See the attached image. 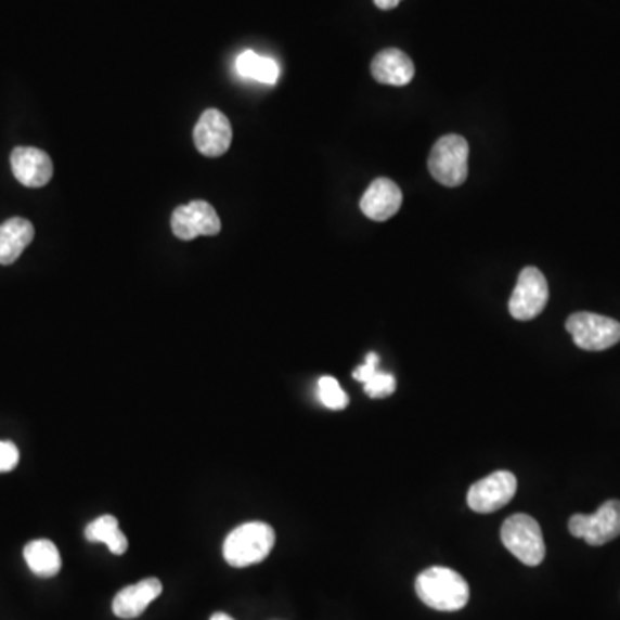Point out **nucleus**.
I'll return each instance as SVG.
<instances>
[{
    "mask_svg": "<svg viewBox=\"0 0 620 620\" xmlns=\"http://www.w3.org/2000/svg\"><path fill=\"white\" fill-rule=\"evenodd\" d=\"M415 593L424 605L440 612H457L469 604V584L449 567H429L415 579Z\"/></svg>",
    "mask_w": 620,
    "mask_h": 620,
    "instance_id": "obj_1",
    "label": "nucleus"
},
{
    "mask_svg": "<svg viewBox=\"0 0 620 620\" xmlns=\"http://www.w3.org/2000/svg\"><path fill=\"white\" fill-rule=\"evenodd\" d=\"M276 543V534L266 522H245L228 534L222 545L224 560L231 567H248L266 560Z\"/></svg>",
    "mask_w": 620,
    "mask_h": 620,
    "instance_id": "obj_2",
    "label": "nucleus"
},
{
    "mask_svg": "<svg viewBox=\"0 0 620 620\" xmlns=\"http://www.w3.org/2000/svg\"><path fill=\"white\" fill-rule=\"evenodd\" d=\"M502 543L525 566L537 567L545 560L546 546L540 525L531 516L516 514L503 522Z\"/></svg>",
    "mask_w": 620,
    "mask_h": 620,
    "instance_id": "obj_3",
    "label": "nucleus"
},
{
    "mask_svg": "<svg viewBox=\"0 0 620 620\" xmlns=\"http://www.w3.org/2000/svg\"><path fill=\"white\" fill-rule=\"evenodd\" d=\"M469 143L461 134H444L432 147L428 166L432 178L444 186H461L467 178Z\"/></svg>",
    "mask_w": 620,
    "mask_h": 620,
    "instance_id": "obj_4",
    "label": "nucleus"
},
{
    "mask_svg": "<svg viewBox=\"0 0 620 620\" xmlns=\"http://www.w3.org/2000/svg\"><path fill=\"white\" fill-rule=\"evenodd\" d=\"M566 327L574 344L587 352H602L620 341V323L593 312H576L567 319Z\"/></svg>",
    "mask_w": 620,
    "mask_h": 620,
    "instance_id": "obj_5",
    "label": "nucleus"
},
{
    "mask_svg": "<svg viewBox=\"0 0 620 620\" xmlns=\"http://www.w3.org/2000/svg\"><path fill=\"white\" fill-rule=\"evenodd\" d=\"M569 531L587 545L602 546L620 537V500H608L595 514L570 517Z\"/></svg>",
    "mask_w": 620,
    "mask_h": 620,
    "instance_id": "obj_6",
    "label": "nucleus"
},
{
    "mask_svg": "<svg viewBox=\"0 0 620 620\" xmlns=\"http://www.w3.org/2000/svg\"><path fill=\"white\" fill-rule=\"evenodd\" d=\"M548 302V283L540 269L526 268L520 271L516 289L508 300L511 315L517 321H531L545 310Z\"/></svg>",
    "mask_w": 620,
    "mask_h": 620,
    "instance_id": "obj_7",
    "label": "nucleus"
},
{
    "mask_svg": "<svg viewBox=\"0 0 620 620\" xmlns=\"http://www.w3.org/2000/svg\"><path fill=\"white\" fill-rule=\"evenodd\" d=\"M517 493V478L508 470H496L474 482L467 491V505L478 514H491L505 507Z\"/></svg>",
    "mask_w": 620,
    "mask_h": 620,
    "instance_id": "obj_8",
    "label": "nucleus"
},
{
    "mask_svg": "<svg viewBox=\"0 0 620 620\" xmlns=\"http://www.w3.org/2000/svg\"><path fill=\"white\" fill-rule=\"evenodd\" d=\"M171 228L180 240H193L197 236H215L221 231V219L209 202L195 201L178 207L171 216Z\"/></svg>",
    "mask_w": 620,
    "mask_h": 620,
    "instance_id": "obj_9",
    "label": "nucleus"
},
{
    "mask_svg": "<svg viewBox=\"0 0 620 620\" xmlns=\"http://www.w3.org/2000/svg\"><path fill=\"white\" fill-rule=\"evenodd\" d=\"M193 140L201 154L219 157L227 154L233 140V130L227 116L218 109H207L198 119Z\"/></svg>",
    "mask_w": 620,
    "mask_h": 620,
    "instance_id": "obj_10",
    "label": "nucleus"
},
{
    "mask_svg": "<svg viewBox=\"0 0 620 620\" xmlns=\"http://www.w3.org/2000/svg\"><path fill=\"white\" fill-rule=\"evenodd\" d=\"M14 178L28 189H42L54 175V166L46 152L35 147H16L11 154Z\"/></svg>",
    "mask_w": 620,
    "mask_h": 620,
    "instance_id": "obj_11",
    "label": "nucleus"
},
{
    "mask_svg": "<svg viewBox=\"0 0 620 620\" xmlns=\"http://www.w3.org/2000/svg\"><path fill=\"white\" fill-rule=\"evenodd\" d=\"M402 190L388 178H377L365 190L361 201V210L373 221H388L402 207Z\"/></svg>",
    "mask_w": 620,
    "mask_h": 620,
    "instance_id": "obj_12",
    "label": "nucleus"
},
{
    "mask_svg": "<svg viewBox=\"0 0 620 620\" xmlns=\"http://www.w3.org/2000/svg\"><path fill=\"white\" fill-rule=\"evenodd\" d=\"M163 593V584L157 578H147L140 583L122 587L113 599L114 616L119 619H137L147 610L154 599Z\"/></svg>",
    "mask_w": 620,
    "mask_h": 620,
    "instance_id": "obj_13",
    "label": "nucleus"
},
{
    "mask_svg": "<svg viewBox=\"0 0 620 620\" xmlns=\"http://www.w3.org/2000/svg\"><path fill=\"white\" fill-rule=\"evenodd\" d=\"M371 75L377 83L405 87L414 80L415 67L405 52L385 49L371 63Z\"/></svg>",
    "mask_w": 620,
    "mask_h": 620,
    "instance_id": "obj_14",
    "label": "nucleus"
},
{
    "mask_svg": "<svg viewBox=\"0 0 620 620\" xmlns=\"http://www.w3.org/2000/svg\"><path fill=\"white\" fill-rule=\"evenodd\" d=\"M35 228L28 219L11 218L0 224V264L11 266L34 242Z\"/></svg>",
    "mask_w": 620,
    "mask_h": 620,
    "instance_id": "obj_15",
    "label": "nucleus"
},
{
    "mask_svg": "<svg viewBox=\"0 0 620 620\" xmlns=\"http://www.w3.org/2000/svg\"><path fill=\"white\" fill-rule=\"evenodd\" d=\"M23 555L31 572L38 578H54L60 574L61 567H63L60 550L49 540L30 541L25 546Z\"/></svg>",
    "mask_w": 620,
    "mask_h": 620,
    "instance_id": "obj_16",
    "label": "nucleus"
},
{
    "mask_svg": "<svg viewBox=\"0 0 620 620\" xmlns=\"http://www.w3.org/2000/svg\"><path fill=\"white\" fill-rule=\"evenodd\" d=\"M85 538L90 543H104L114 555L126 554L128 550V540L119 529L118 519L114 516H102L90 522L85 529Z\"/></svg>",
    "mask_w": 620,
    "mask_h": 620,
    "instance_id": "obj_17",
    "label": "nucleus"
},
{
    "mask_svg": "<svg viewBox=\"0 0 620 620\" xmlns=\"http://www.w3.org/2000/svg\"><path fill=\"white\" fill-rule=\"evenodd\" d=\"M236 72L244 78L274 85L277 81V76H280V66L271 57H262L256 52L245 51L236 60Z\"/></svg>",
    "mask_w": 620,
    "mask_h": 620,
    "instance_id": "obj_18",
    "label": "nucleus"
},
{
    "mask_svg": "<svg viewBox=\"0 0 620 620\" xmlns=\"http://www.w3.org/2000/svg\"><path fill=\"white\" fill-rule=\"evenodd\" d=\"M319 400L332 411H344L348 405V395L341 390L340 383L335 377L323 376L318 383Z\"/></svg>",
    "mask_w": 620,
    "mask_h": 620,
    "instance_id": "obj_19",
    "label": "nucleus"
},
{
    "mask_svg": "<svg viewBox=\"0 0 620 620\" xmlns=\"http://www.w3.org/2000/svg\"><path fill=\"white\" fill-rule=\"evenodd\" d=\"M397 390V379L390 373H383L377 370L374 376H371L364 383V391L371 399H386Z\"/></svg>",
    "mask_w": 620,
    "mask_h": 620,
    "instance_id": "obj_20",
    "label": "nucleus"
},
{
    "mask_svg": "<svg viewBox=\"0 0 620 620\" xmlns=\"http://www.w3.org/2000/svg\"><path fill=\"white\" fill-rule=\"evenodd\" d=\"M20 462V450L11 441H0V473H9Z\"/></svg>",
    "mask_w": 620,
    "mask_h": 620,
    "instance_id": "obj_21",
    "label": "nucleus"
},
{
    "mask_svg": "<svg viewBox=\"0 0 620 620\" xmlns=\"http://www.w3.org/2000/svg\"><path fill=\"white\" fill-rule=\"evenodd\" d=\"M377 364H379L377 353H370V356L365 357V364L353 371V377H356L357 382H367V379L376 373Z\"/></svg>",
    "mask_w": 620,
    "mask_h": 620,
    "instance_id": "obj_22",
    "label": "nucleus"
},
{
    "mask_svg": "<svg viewBox=\"0 0 620 620\" xmlns=\"http://www.w3.org/2000/svg\"><path fill=\"white\" fill-rule=\"evenodd\" d=\"M400 2H402V0H374V4L383 9V11H390V9L397 8Z\"/></svg>",
    "mask_w": 620,
    "mask_h": 620,
    "instance_id": "obj_23",
    "label": "nucleus"
},
{
    "mask_svg": "<svg viewBox=\"0 0 620 620\" xmlns=\"http://www.w3.org/2000/svg\"><path fill=\"white\" fill-rule=\"evenodd\" d=\"M210 620H235L233 617L227 616V613L218 612L210 617Z\"/></svg>",
    "mask_w": 620,
    "mask_h": 620,
    "instance_id": "obj_24",
    "label": "nucleus"
}]
</instances>
